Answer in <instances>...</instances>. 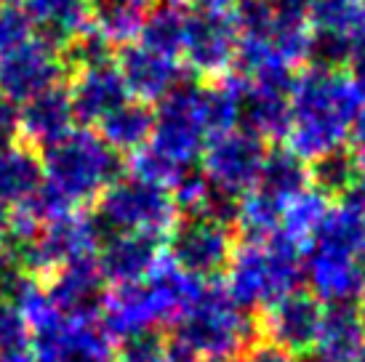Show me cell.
Segmentation results:
<instances>
[{"mask_svg":"<svg viewBox=\"0 0 365 362\" xmlns=\"http://www.w3.org/2000/svg\"><path fill=\"white\" fill-rule=\"evenodd\" d=\"M153 125H155V110L147 101L128 99L120 104L118 110H112L96 128L107 144L115 152H139L144 150L150 139H153Z\"/></svg>","mask_w":365,"mask_h":362,"instance_id":"obj_22","label":"cell"},{"mask_svg":"<svg viewBox=\"0 0 365 362\" xmlns=\"http://www.w3.org/2000/svg\"><path fill=\"white\" fill-rule=\"evenodd\" d=\"M274 16H291V19H307L309 0H269Z\"/></svg>","mask_w":365,"mask_h":362,"instance_id":"obj_43","label":"cell"},{"mask_svg":"<svg viewBox=\"0 0 365 362\" xmlns=\"http://www.w3.org/2000/svg\"><path fill=\"white\" fill-rule=\"evenodd\" d=\"M115 67L120 72L128 93L147 104L160 101L168 90H173L184 81V70L176 64V59L163 56L142 43H125L118 51Z\"/></svg>","mask_w":365,"mask_h":362,"instance_id":"obj_15","label":"cell"},{"mask_svg":"<svg viewBox=\"0 0 365 362\" xmlns=\"http://www.w3.org/2000/svg\"><path fill=\"white\" fill-rule=\"evenodd\" d=\"M365 343L363 322L355 301L325 304L320 331H317V352L331 357L334 362H352L360 346Z\"/></svg>","mask_w":365,"mask_h":362,"instance_id":"obj_21","label":"cell"},{"mask_svg":"<svg viewBox=\"0 0 365 362\" xmlns=\"http://www.w3.org/2000/svg\"><path fill=\"white\" fill-rule=\"evenodd\" d=\"M163 248L165 240L158 232H120L107 237L96 264L107 282H139L163 262Z\"/></svg>","mask_w":365,"mask_h":362,"instance_id":"obj_16","label":"cell"},{"mask_svg":"<svg viewBox=\"0 0 365 362\" xmlns=\"http://www.w3.org/2000/svg\"><path fill=\"white\" fill-rule=\"evenodd\" d=\"M6 262V245H3V234H0V267Z\"/></svg>","mask_w":365,"mask_h":362,"instance_id":"obj_50","label":"cell"},{"mask_svg":"<svg viewBox=\"0 0 365 362\" xmlns=\"http://www.w3.org/2000/svg\"><path fill=\"white\" fill-rule=\"evenodd\" d=\"M363 168H360L355 155L349 150H344V147H339V150L312 160L309 184H314V190H320L325 197H331V195H341L355 181V176Z\"/></svg>","mask_w":365,"mask_h":362,"instance_id":"obj_30","label":"cell"},{"mask_svg":"<svg viewBox=\"0 0 365 362\" xmlns=\"http://www.w3.org/2000/svg\"><path fill=\"white\" fill-rule=\"evenodd\" d=\"M19 141V104L0 96V147Z\"/></svg>","mask_w":365,"mask_h":362,"instance_id":"obj_40","label":"cell"},{"mask_svg":"<svg viewBox=\"0 0 365 362\" xmlns=\"http://www.w3.org/2000/svg\"><path fill=\"white\" fill-rule=\"evenodd\" d=\"M88 3H91V27L102 32L112 46L131 43L142 30L144 14L150 9L136 0H88Z\"/></svg>","mask_w":365,"mask_h":362,"instance_id":"obj_27","label":"cell"},{"mask_svg":"<svg viewBox=\"0 0 365 362\" xmlns=\"http://www.w3.org/2000/svg\"><path fill=\"white\" fill-rule=\"evenodd\" d=\"M240 123L262 139H280L291 125V88L243 83Z\"/></svg>","mask_w":365,"mask_h":362,"instance_id":"obj_20","label":"cell"},{"mask_svg":"<svg viewBox=\"0 0 365 362\" xmlns=\"http://www.w3.org/2000/svg\"><path fill=\"white\" fill-rule=\"evenodd\" d=\"M237 43H240V30L235 24L232 14L200 9V6L187 14L182 53L197 75H205L213 81L227 75L237 53Z\"/></svg>","mask_w":365,"mask_h":362,"instance_id":"obj_11","label":"cell"},{"mask_svg":"<svg viewBox=\"0 0 365 362\" xmlns=\"http://www.w3.org/2000/svg\"><path fill=\"white\" fill-rule=\"evenodd\" d=\"M110 282L104 280L102 269L93 256L81 262H72L61 269L51 272V280L46 282V296L53 312L70 322H99L107 299Z\"/></svg>","mask_w":365,"mask_h":362,"instance_id":"obj_13","label":"cell"},{"mask_svg":"<svg viewBox=\"0 0 365 362\" xmlns=\"http://www.w3.org/2000/svg\"><path fill=\"white\" fill-rule=\"evenodd\" d=\"M352 362H365V343L360 346V352H357L355 357H352Z\"/></svg>","mask_w":365,"mask_h":362,"instance_id":"obj_49","label":"cell"},{"mask_svg":"<svg viewBox=\"0 0 365 362\" xmlns=\"http://www.w3.org/2000/svg\"><path fill=\"white\" fill-rule=\"evenodd\" d=\"M173 341L208 362H235L256 341V322L224 285H203L187 312L171 325Z\"/></svg>","mask_w":365,"mask_h":362,"instance_id":"obj_5","label":"cell"},{"mask_svg":"<svg viewBox=\"0 0 365 362\" xmlns=\"http://www.w3.org/2000/svg\"><path fill=\"white\" fill-rule=\"evenodd\" d=\"M32 38V27L24 9L19 6H0V56L19 48Z\"/></svg>","mask_w":365,"mask_h":362,"instance_id":"obj_38","label":"cell"},{"mask_svg":"<svg viewBox=\"0 0 365 362\" xmlns=\"http://www.w3.org/2000/svg\"><path fill=\"white\" fill-rule=\"evenodd\" d=\"M203 86L184 78L173 90H168L155 110L153 147L165 160L176 162L179 168H190L208 144V131L203 123Z\"/></svg>","mask_w":365,"mask_h":362,"instance_id":"obj_8","label":"cell"},{"mask_svg":"<svg viewBox=\"0 0 365 362\" xmlns=\"http://www.w3.org/2000/svg\"><path fill=\"white\" fill-rule=\"evenodd\" d=\"M88 216L99 242L120 232H168L176 222V202L168 187L144 181L139 176L118 179L96 197Z\"/></svg>","mask_w":365,"mask_h":362,"instance_id":"obj_7","label":"cell"},{"mask_svg":"<svg viewBox=\"0 0 365 362\" xmlns=\"http://www.w3.org/2000/svg\"><path fill=\"white\" fill-rule=\"evenodd\" d=\"M163 362H208V360H203L200 354H195L192 349H187L184 343L171 338V341L165 343V360Z\"/></svg>","mask_w":365,"mask_h":362,"instance_id":"obj_44","label":"cell"},{"mask_svg":"<svg viewBox=\"0 0 365 362\" xmlns=\"http://www.w3.org/2000/svg\"><path fill=\"white\" fill-rule=\"evenodd\" d=\"M294 362H334L331 357H325V354H320L317 349L314 352H304V354H299Z\"/></svg>","mask_w":365,"mask_h":362,"instance_id":"obj_46","label":"cell"},{"mask_svg":"<svg viewBox=\"0 0 365 362\" xmlns=\"http://www.w3.org/2000/svg\"><path fill=\"white\" fill-rule=\"evenodd\" d=\"M64 75L67 67L61 51L38 38H30L19 48L0 56V96L14 104H24L43 90L61 86Z\"/></svg>","mask_w":365,"mask_h":362,"instance_id":"obj_12","label":"cell"},{"mask_svg":"<svg viewBox=\"0 0 365 362\" xmlns=\"http://www.w3.org/2000/svg\"><path fill=\"white\" fill-rule=\"evenodd\" d=\"M165 3H176V6H182V3H187V0H165Z\"/></svg>","mask_w":365,"mask_h":362,"instance_id":"obj_52","label":"cell"},{"mask_svg":"<svg viewBox=\"0 0 365 362\" xmlns=\"http://www.w3.org/2000/svg\"><path fill=\"white\" fill-rule=\"evenodd\" d=\"M32 38L61 51L91 24L88 0H24Z\"/></svg>","mask_w":365,"mask_h":362,"instance_id":"obj_19","label":"cell"},{"mask_svg":"<svg viewBox=\"0 0 365 362\" xmlns=\"http://www.w3.org/2000/svg\"><path fill=\"white\" fill-rule=\"evenodd\" d=\"M112 53H115V46L96 27L88 24L78 38H72L61 48V59H64L67 70L81 72V70H93V67L112 64Z\"/></svg>","mask_w":365,"mask_h":362,"instance_id":"obj_33","label":"cell"},{"mask_svg":"<svg viewBox=\"0 0 365 362\" xmlns=\"http://www.w3.org/2000/svg\"><path fill=\"white\" fill-rule=\"evenodd\" d=\"M24 0H0V6H19Z\"/></svg>","mask_w":365,"mask_h":362,"instance_id":"obj_51","label":"cell"},{"mask_svg":"<svg viewBox=\"0 0 365 362\" xmlns=\"http://www.w3.org/2000/svg\"><path fill=\"white\" fill-rule=\"evenodd\" d=\"M197 6H200V9L227 11V9H235V6H237V0H197Z\"/></svg>","mask_w":365,"mask_h":362,"instance_id":"obj_45","label":"cell"},{"mask_svg":"<svg viewBox=\"0 0 365 362\" xmlns=\"http://www.w3.org/2000/svg\"><path fill=\"white\" fill-rule=\"evenodd\" d=\"M43 181L41 152L27 144H9L0 147V202L19 205L38 190Z\"/></svg>","mask_w":365,"mask_h":362,"instance_id":"obj_23","label":"cell"},{"mask_svg":"<svg viewBox=\"0 0 365 362\" xmlns=\"http://www.w3.org/2000/svg\"><path fill=\"white\" fill-rule=\"evenodd\" d=\"M357 312H360V322H363V333H365V296H363V301L357 304Z\"/></svg>","mask_w":365,"mask_h":362,"instance_id":"obj_47","label":"cell"},{"mask_svg":"<svg viewBox=\"0 0 365 362\" xmlns=\"http://www.w3.org/2000/svg\"><path fill=\"white\" fill-rule=\"evenodd\" d=\"M232 19L237 24V30H240V35L262 38L272 27L274 11L269 6V0H237Z\"/></svg>","mask_w":365,"mask_h":362,"instance_id":"obj_37","label":"cell"},{"mask_svg":"<svg viewBox=\"0 0 365 362\" xmlns=\"http://www.w3.org/2000/svg\"><path fill=\"white\" fill-rule=\"evenodd\" d=\"M235 245L237 242L230 227L211 222L205 216H184L176 219L168 229L165 251L168 262L176 269H182L195 280H203L227 272Z\"/></svg>","mask_w":365,"mask_h":362,"instance_id":"obj_9","label":"cell"},{"mask_svg":"<svg viewBox=\"0 0 365 362\" xmlns=\"http://www.w3.org/2000/svg\"><path fill=\"white\" fill-rule=\"evenodd\" d=\"M349 144H352V155L357 157V162L363 165L365 162V107L357 112V118L352 120V128H349Z\"/></svg>","mask_w":365,"mask_h":362,"instance_id":"obj_42","label":"cell"},{"mask_svg":"<svg viewBox=\"0 0 365 362\" xmlns=\"http://www.w3.org/2000/svg\"><path fill=\"white\" fill-rule=\"evenodd\" d=\"M331 211V205H328V197H325L320 190H314V187H307L302 195H296L291 200L283 205V234H288L291 240L302 242V240H309V234H312L320 222L325 219V213Z\"/></svg>","mask_w":365,"mask_h":362,"instance_id":"obj_28","label":"cell"},{"mask_svg":"<svg viewBox=\"0 0 365 362\" xmlns=\"http://www.w3.org/2000/svg\"><path fill=\"white\" fill-rule=\"evenodd\" d=\"M32 328L27 317L14 304L0 299V357L3 354H24L30 352Z\"/></svg>","mask_w":365,"mask_h":362,"instance_id":"obj_34","label":"cell"},{"mask_svg":"<svg viewBox=\"0 0 365 362\" xmlns=\"http://www.w3.org/2000/svg\"><path fill=\"white\" fill-rule=\"evenodd\" d=\"M70 93L64 86L48 88L19 104V141L43 152L72 131Z\"/></svg>","mask_w":365,"mask_h":362,"instance_id":"obj_18","label":"cell"},{"mask_svg":"<svg viewBox=\"0 0 365 362\" xmlns=\"http://www.w3.org/2000/svg\"><path fill=\"white\" fill-rule=\"evenodd\" d=\"M283 205L285 202L274 200L259 190L248 192L240 200V213H237V227L245 240H267L274 232H280Z\"/></svg>","mask_w":365,"mask_h":362,"instance_id":"obj_29","label":"cell"},{"mask_svg":"<svg viewBox=\"0 0 365 362\" xmlns=\"http://www.w3.org/2000/svg\"><path fill=\"white\" fill-rule=\"evenodd\" d=\"M339 197H341V208H346V211L357 213L360 219H365V171L357 173L355 181Z\"/></svg>","mask_w":365,"mask_h":362,"instance_id":"obj_41","label":"cell"},{"mask_svg":"<svg viewBox=\"0 0 365 362\" xmlns=\"http://www.w3.org/2000/svg\"><path fill=\"white\" fill-rule=\"evenodd\" d=\"M274 53L288 64H304L309 59V43H312V30L307 19H291V16H274L269 32L264 35Z\"/></svg>","mask_w":365,"mask_h":362,"instance_id":"obj_32","label":"cell"},{"mask_svg":"<svg viewBox=\"0 0 365 362\" xmlns=\"http://www.w3.org/2000/svg\"><path fill=\"white\" fill-rule=\"evenodd\" d=\"M200 280H195L171 262H160L144 280L118 285L107 299L99 328L112 341L142 331H158V325H173L187 306L197 299Z\"/></svg>","mask_w":365,"mask_h":362,"instance_id":"obj_2","label":"cell"},{"mask_svg":"<svg viewBox=\"0 0 365 362\" xmlns=\"http://www.w3.org/2000/svg\"><path fill=\"white\" fill-rule=\"evenodd\" d=\"M67 93H70L72 118L83 128L99 125L112 110H118L120 104L131 99L115 64L75 72Z\"/></svg>","mask_w":365,"mask_h":362,"instance_id":"obj_17","label":"cell"},{"mask_svg":"<svg viewBox=\"0 0 365 362\" xmlns=\"http://www.w3.org/2000/svg\"><path fill=\"white\" fill-rule=\"evenodd\" d=\"M43 179L75 205L91 202L110 184L123 179L125 160L91 128H72L64 139L41 152Z\"/></svg>","mask_w":365,"mask_h":362,"instance_id":"obj_6","label":"cell"},{"mask_svg":"<svg viewBox=\"0 0 365 362\" xmlns=\"http://www.w3.org/2000/svg\"><path fill=\"white\" fill-rule=\"evenodd\" d=\"M240 101H243V81L222 75L211 86H203V123L208 139L235 131L240 123Z\"/></svg>","mask_w":365,"mask_h":362,"instance_id":"obj_26","label":"cell"},{"mask_svg":"<svg viewBox=\"0 0 365 362\" xmlns=\"http://www.w3.org/2000/svg\"><path fill=\"white\" fill-rule=\"evenodd\" d=\"M304 280V253L302 245L283 232L267 240H243L235 245L227 267V293L245 312L269 306L288 296Z\"/></svg>","mask_w":365,"mask_h":362,"instance_id":"obj_4","label":"cell"},{"mask_svg":"<svg viewBox=\"0 0 365 362\" xmlns=\"http://www.w3.org/2000/svg\"><path fill=\"white\" fill-rule=\"evenodd\" d=\"M363 0H309L307 21L314 32H334L344 38H355L360 27Z\"/></svg>","mask_w":365,"mask_h":362,"instance_id":"obj_31","label":"cell"},{"mask_svg":"<svg viewBox=\"0 0 365 362\" xmlns=\"http://www.w3.org/2000/svg\"><path fill=\"white\" fill-rule=\"evenodd\" d=\"M264 155H267V147L262 136L245 128H235L208 139L203 150V173L216 190H224L237 197L240 192L256 187Z\"/></svg>","mask_w":365,"mask_h":362,"instance_id":"obj_10","label":"cell"},{"mask_svg":"<svg viewBox=\"0 0 365 362\" xmlns=\"http://www.w3.org/2000/svg\"><path fill=\"white\" fill-rule=\"evenodd\" d=\"M365 107V86L341 70L309 67L296 75L291 88V125L288 147L304 157L317 160L344 147L352 120Z\"/></svg>","mask_w":365,"mask_h":362,"instance_id":"obj_1","label":"cell"},{"mask_svg":"<svg viewBox=\"0 0 365 362\" xmlns=\"http://www.w3.org/2000/svg\"><path fill=\"white\" fill-rule=\"evenodd\" d=\"M307 187H309V168L304 157H299L291 147H280V144L267 150L256 190L274 200L288 202L291 197L302 195Z\"/></svg>","mask_w":365,"mask_h":362,"instance_id":"obj_24","label":"cell"},{"mask_svg":"<svg viewBox=\"0 0 365 362\" xmlns=\"http://www.w3.org/2000/svg\"><path fill=\"white\" fill-rule=\"evenodd\" d=\"M136 3H144V6H150V3H153V0H136Z\"/></svg>","mask_w":365,"mask_h":362,"instance_id":"obj_53","label":"cell"},{"mask_svg":"<svg viewBox=\"0 0 365 362\" xmlns=\"http://www.w3.org/2000/svg\"><path fill=\"white\" fill-rule=\"evenodd\" d=\"M357 262H360V272H363V280H365V245L363 251H360V256H357Z\"/></svg>","mask_w":365,"mask_h":362,"instance_id":"obj_48","label":"cell"},{"mask_svg":"<svg viewBox=\"0 0 365 362\" xmlns=\"http://www.w3.org/2000/svg\"><path fill=\"white\" fill-rule=\"evenodd\" d=\"M363 245L365 219L341 205L325 213L304 253V280L317 301L344 304L363 296L365 280L357 262Z\"/></svg>","mask_w":365,"mask_h":362,"instance_id":"obj_3","label":"cell"},{"mask_svg":"<svg viewBox=\"0 0 365 362\" xmlns=\"http://www.w3.org/2000/svg\"><path fill=\"white\" fill-rule=\"evenodd\" d=\"M235 362H294L291 354L274 346V343L264 341V338H256L251 346H245V352L237 357Z\"/></svg>","mask_w":365,"mask_h":362,"instance_id":"obj_39","label":"cell"},{"mask_svg":"<svg viewBox=\"0 0 365 362\" xmlns=\"http://www.w3.org/2000/svg\"><path fill=\"white\" fill-rule=\"evenodd\" d=\"M187 14L182 6L176 3H165L160 0L158 6L147 9L142 21V30H139V38H142V46L158 51L163 56H171L176 59L184 48V35H187Z\"/></svg>","mask_w":365,"mask_h":362,"instance_id":"obj_25","label":"cell"},{"mask_svg":"<svg viewBox=\"0 0 365 362\" xmlns=\"http://www.w3.org/2000/svg\"><path fill=\"white\" fill-rule=\"evenodd\" d=\"M165 338L158 331H142L125 336L115 346V362H163L165 360Z\"/></svg>","mask_w":365,"mask_h":362,"instance_id":"obj_36","label":"cell"},{"mask_svg":"<svg viewBox=\"0 0 365 362\" xmlns=\"http://www.w3.org/2000/svg\"><path fill=\"white\" fill-rule=\"evenodd\" d=\"M323 301H317L309 291L296 288L288 296L264 306L262 336L288 354L312 352L323 320Z\"/></svg>","mask_w":365,"mask_h":362,"instance_id":"obj_14","label":"cell"},{"mask_svg":"<svg viewBox=\"0 0 365 362\" xmlns=\"http://www.w3.org/2000/svg\"><path fill=\"white\" fill-rule=\"evenodd\" d=\"M352 56V38L344 35H334V32H312V43H309V59L312 67L320 70H341L349 64Z\"/></svg>","mask_w":365,"mask_h":362,"instance_id":"obj_35","label":"cell"}]
</instances>
